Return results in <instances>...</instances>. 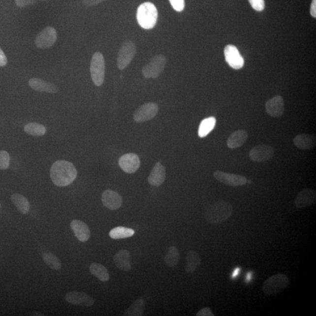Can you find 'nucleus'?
<instances>
[{"label":"nucleus","mask_w":316,"mask_h":316,"mask_svg":"<svg viewBox=\"0 0 316 316\" xmlns=\"http://www.w3.org/2000/svg\"><path fill=\"white\" fill-rule=\"evenodd\" d=\"M77 170L69 161L60 160L53 164L50 170V177L54 185L64 187L70 185L76 179Z\"/></svg>","instance_id":"obj_1"},{"label":"nucleus","mask_w":316,"mask_h":316,"mask_svg":"<svg viewBox=\"0 0 316 316\" xmlns=\"http://www.w3.org/2000/svg\"><path fill=\"white\" fill-rule=\"evenodd\" d=\"M233 206L227 201L221 200L210 206L206 210L205 218L211 224H219L230 218Z\"/></svg>","instance_id":"obj_2"},{"label":"nucleus","mask_w":316,"mask_h":316,"mask_svg":"<svg viewBox=\"0 0 316 316\" xmlns=\"http://www.w3.org/2000/svg\"><path fill=\"white\" fill-rule=\"evenodd\" d=\"M157 8L153 3L145 2L139 6L137 12V20L142 29H153L157 23Z\"/></svg>","instance_id":"obj_3"},{"label":"nucleus","mask_w":316,"mask_h":316,"mask_svg":"<svg viewBox=\"0 0 316 316\" xmlns=\"http://www.w3.org/2000/svg\"><path fill=\"white\" fill-rule=\"evenodd\" d=\"M289 284L290 279L287 275L283 274H276L264 282L262 289L266 295H276L283 292Z\"/></svg>","instance_id":"obj_4"},{"label":"nucleus","mask_w":316,"mask_h":316,"mask_svg":"<svg viewBox=\"0 0 316 316\" xmlns=\"http://www.w3.org/2000/svg\"><path fill=\"white\" fill-rule=\"evenodd\" d=\"M91 73L93 82L97 86L103 84L105 77V61L100 52H95L93 56L91 64Z\"/></svg>","instance_id":"obj_5"},{"label":"nucleus","mask_w":316,"mask_h":316,"mask_svg":"<svg viewBox=\"0 0 316 316\" xmlns=\"http://www.w3.org/2000/svg\"><path fill=\"white\" fill-rule=\"evenodd\" d=\"M136 54V46L134 42L126 40L122 43L118 52L117 66L120 70H123L131 63Z\"/></svg>","instance_id":"obj_6"},{"label":"nucleus","mask_w":316,"mask_h":316,"mask_svg":"<svg viewBox=\"0 0 316 316\" xmlns=\"http://www.w3.org/2000/svg\"><path fill=\"white\" fill-rule=\"evenodd\" d=\"M166 59L165 56L158 55L151 59L150 63L142 69V74L147 79H156L165 69Z\"/></svg>","instance_id":"obj_7"},{"label":"nucleus","mask_w":316,"mask_h":316,"mask_svg":"<svg viewBox=\"0 0 316 316\" xmlns=\"http://www.w3.org/2000/svg\"><path fill=\"white\" fill-rule=\"evenodd\" d=\"M159 107L155 103H147L141 105L134 113L133 119L135 122L141 123L153 119L157 115Z\"/></svg>","instance_id":"obj_8"},{"label":"nucleus","mask_w":316,"mask_h":316,"mask_svg":"<svg viewBox=\"0 0 316 316\" xmlns=\"http://www.w3.org/2000/svg\"><path fill=\"white\" fill-rule=\"evenodd\" d=\"M213 175L217 181L229 187H241L247 183V179L245 176L233 174V173H228L221 170H216L214 172Z\"/></svg>","instance_id":"obj_9"},{"label":"nucleus","mask_w":316,"mask_h":316,"mask_svg":"<svg viewBox=\"0 0 316 316\" xmlns=\"http://www.w3.org/2000/svg\"><path fill=\"white\" fill-rule=\"evenodd\" d=\"M57 39V32L54 28L49 26L38 33L35 39L37 47L46 49L54 45Z\"/></svg>","instance_id":"obj_10"},{"label":"nucleus","mask_w":316,"mask_h":316,"mask_svg":"<svg viewBox=\"0 0 316 316\" xmlns=\"http://www.w3.org/2000/svg\"><path fill=\"white\" fill-rule=\"evenodd\" d=\"M274 156V150L270 145H258L250 151L249 157L256 162H262L272 159Z\"/></svg>","instance_id":"obj_11"},{"label":"nucleus","mask_w":316,"mask_h":316,"mask_svg":"<svg viewBox=\"0 0 316 316\" xmlns=\"http://www.w3.org/2000/svg\"><path fill=\"white\" fill-rule=\"evenodd\" d=\"M224 57L226 62L232 69H241L244 65V60L236 46L228 45L224 48Z\"/></svg>","instance_id":"obj_12"},{"label":"nucleus","mask_w":316,"mask_h":316,"mask_svg":"<svg viewBox=\"0 0 316 316\" xmlns=\"http://www.w3.org/2000/svg\"><path fill=\"white\" fill-rule=\"evenodd\" d=\"M119 166L124 172L135 173L140 166V159L137 155L129 153L124 155L119 160Z\"/></svg>","instance_id":"obj_13"},{"label":"nucleus","mask_w":316,"mask_h":316,"mask_svg":"<svg viewBox=\"0 0 316 316\" xmlns=\"http://www.w3.org/2000/svg\"><path fill=\"white\" fill-rule=\"evenodd\" d=\"M265 110L268 115L274 117H280L284 111V103L283 97L276 95L269 99L265 104Z\"/></svg>","instance_id":"obj_14"},{"label":"nucleus","mask_w":316,"mask_h":316,"mask_svg":"<svg viewBox=\"0 0 316 316\" xmlns=\"http://www.w3.org/2000/svg\"><path fill=\"white\" fill-rule=\"evenodd\" d=\"M65 299L73 305L91 307L95 304V300L91 296L85 293L72 291L66 294Z\"/></svg>","instance_id":"obj_15"},{"label":"nucleus","mask_w":316,"mask_h":316,"mask_svg":"<svg viewBox=\"0 0 316 316\" xmlns=\"http://www.w3.org/2000/svg\"><path fill=\"white\" fill-rule=\"evenodd\" d=\"M101 200L104 206L111 210H118L122 206V197L115 191H104L102 194Z\"/></svg>","instance_id":"obj_16"},{"label":"nucleus","mask_w":316,"mask_h":316,"mask_svg":"<svg viewBox=\"0 0 316 316\" xmlns=\"http://www.w3.org/2000/svg\"><path fill=\"white\" fill-rule=\"evenodd\" d=\"M316 200V191L311 189H305L297 195L295 201V206L298 209L305 208L315 204Z\"/></svg>","instance_id":"obj_17"},{"label":"nucleus","mask_w":316,"mask_h":316,"mask_svg":"<svg viewBox=\"0 0 316 316\" xmlns=\"http://www.w3.org/2000/svg\"><path fill=\"white\" fill-rule=\"evenodd\" d=\"M166 178V168L160 162H157L149 176V184L153 187H160Z\"/></svg>","instance_id":"obj_18"},{"label":"nucleus","mask_w":316,"mask_h":316,"mask_svg":"<svg viewBox=\"0 0 316 316\" xmlns=\"http://www.w3.org/2000/svg\"><path fill=\"white\" fill-rule=\"evenodd\" d=\"M70 227L80 241L86 242L89 240L91 237V231L85 222L79 220H73L70 223Z\"/></svg>","instance_id":"obj_19"},{"label":"nucleus","mask_w":316,"mask_h":316,"mask_svg":"<svg viewBox=\"0 0 316 316\" xmlns=\"http://www.w3.org/2000/svg\"><path fill=\"white\" fill-rule=\"evenodd\" d=\"M29 86L34 91L40 92L56 94L59 91L58 87L55 85L38 78L31 79L29 81Z\"/></svg>","instance_id":"obj_20"},{"label":"nucleus","mask_w":316,"mask_h":316,"mask_svg":"<svg viewBox=\"0 0 316 316\" xmlns=\"http://www.w3.org/2000/svg\"><path fill=\"white\" fill-rule=\"evenodd\" d=\"M293 143L300 150H312L316 147V138L315 135L311 134H299L293 139Z\"/></svg>","instance_id":"obj_21"},{"label":"nucleus","mask_w":316,"mask_h":316,"mask_svg":"<svg viewBox=\"0 0 316 316\" xmlns=\"http://www.w3.org/2000/svg\"><path fill=\"white\" fill-rule=\"evenodd\" d=\"M249 138V134L246 131L243 129L237 130V131L232 133L227 141V145L229 148L236 149L246 143Z\"/></svg>","instance_id":"obj_22"},{"label":"nucleus","mask_w":316,"mask_h":316,"mask_svg":"<svg viewBox=\"0 0 316 316\" xmlns=\"http://www.w3.org/2000/svg\"><path fill=\"white\" fill-rule=\"evenodd\" d=\"M129 258L130 254L128 251L122 250L114 255V262L120 270L128 272L131 269Z\"/></svg>","instance_id":"obj_23"},{"label":"nucleus","mask_w":316,"mask_h":316,"mask_svg":"<svg viewBox=\"0 0 316 316\" xmlns=\"http://www.w3.org/2000/svg\"><path fill=\"white\" fill-rule=\"evenodd\" d=\"M185 271L188 274L193 273L201 264V258L199 254L194 251L188 252L186 258Z\"/></svg>","instance_id":"obj_24"},{"label":"nucleus","mask_w":316,"mask_h":316,"mask_svg":"<svg viewBox=\"0 0 316 316\" xmlns=\"http://www.w3.org/2000/svg\"><path fill=\"white\" fill-rule=\"evenodd\" d=\"M12 203L18 211L23 215H26L30 210V204L29 200L23 195L15 193L12 194L11 197Z\"/></svg>","instance_id":"obj_25"},{"label":"nucleus","mask_w":316,"mask_h":316,"mask_svg":"<svg viewBox=\"0 0 316 316\" xmlns=\"http://www.w3.org/2000/svg\"><path fill=\"white\" fill-rule=\"evenodd\" d=\"M90 271L92 274L102 282H107L109 280L110 275L107 269L100 263L95 262L92 263L90 266Z\"/></svg>","instance_id":"obj_26"},{"label":"nucleus","mask_w":316,"mask_h":316,"mask_svg":"<svg viewBox=\"0 0 316 316\" xmlns=\"http://www.w3.org/2000/svg\"><path fill=\"white\" fill-rule=\"evenodd\" d=\"M216 119L214 117L207 118L201 121L198 130V135L200 138L206 137L211 131L215 128Z\"/></svg>","instance_id":"obj_27"},{"label":"nucleus","mask_w":316,"mask_h":316,"mask_svg":"<svg viewBox=\"0 0 316 316\" xmlns=\"http://www.w3.org/2000/svg\"><path fill=\"white\" fill-rule=\"evenodd\" d=\"M135 234V231L131 228L125 227H117L111 230L109 232L110 237L114 240L124 239L129 238Z\"/></svg>","instance_id":"obj_28"},{"label":"nucleus","mask_w":316,"mask_h":316,"mask_svg":"<svg viewBox=\"0 0 316 316\" xmlns=\"http://www.w3.org/2000/svg\"><path fill=\"white\" fill-rule=\"evenodd\" d=\"M165 264L170 268L175 267L178 265L180 261V253L177 247L175 246L170 247L168 253L164 258Z\"/></svg>","instance_id":"obj_29"},{"label":"nucleus","mask_w":316,"mask_h":316,"mask_svg":"<svg viewBox=\"0 0 316 316\" xmlns=\"http://www.w3.org/2000/svg\"><path fill=\"white\" fill-rule=\"evenodd\" d=\"M24 131L27 134L33 137H41L44 135L46 129L44 126L36 123H30L24 126Z\"/></svg>","instance_id":"obj_30"},{"label":"nucleus","mask_w":316,"mask_h":316,"mask_svg":"<svg viewBox=\"0 0 316 316\" xmlns=\"http://www.w3.org/2000/svg\"><path fill=\"white\" fill-rule=\"evenodd\" d=\"M144 310L145 303L143 299H138L129 306L123 316H141L144 315Z\"/></svg>","instance_id":"obj_31"},{"label":"nucleus","mask_w":316,"mask_h":316,"mask_svg":"<svg viewBox=\"0 0 316 316\" xmlns=\"http://www.w3.org/2000/svg\"><path fill=\"white\" fill-rule=\"evenodd\" d=\"M43 261L49 268L54 270H60L61 268V262L57 256L51 253H43L42 255Z\"/></svg>","instance_id":"obj_32"},{"label":"nucleus","mask_w":316,"mask_h":316,"mask_svg":"<svg viewBox=\"0 0 316 316\" xmlns=\"http://www.w3.org/2000/svg\"><path fill=\"white\" fill-rule=\"evenodd\" d=\"M10 155L5 151H0V170L7 169L10 166Z\"/></svg>","instance_id":"obj_33"},{"label":"nucleus","mask_w":316,"mask_h":316,"mask_svg":"<svg viewBox=\"0 0 316 316\" xmlns=\"http://www.w3.org/2000/svg\"><path fill=\"white\" fill-rule=\"evenodd\" d=\"M252 7L257 11H261L264 10V0H249Z\"/></svg>","instance_id":"obj_34"},{"label":"nucleus","mask_w":316,"mask_h":316,"mask_svg":"<svg viewBox=\"0 0 316 316\" xmlns=\"http://www.w3.org/2000/svg\"><path fill=\"white\" fill-rule=\"evenodd\" d=\"M172 7L176 11L181 12L185 8V0H169Z\"/></svg>","instance_id":"obj_35"},{"label":"nucleus","mask_w":316,"mask_h":316,"mask_svg":"<svg viewBox=\"0 0 316 316\" xmlns=\"http://www.w3.org/2000/svg\"><path fill=\"white\" fill-rule=\"evenodd\" d=\"M37 0H15V4L18 7H25L28 5L35 4Z\"/></svg>","instance_id":"obj_36"},{"label":"nucleus","mask_w":316,"mask_h":316,"mask_svg":"<svg viewBox=\"0 0 316 316\" xmlns=\"http://www.w3.org/2000/svg\"><path fill=\"white\" fill-rule=\"evenodd\" d=\"M197 316H215L212 310L209 308H204L201 309L196 314Z\"/></svg>","instance_id":"obj_37"},{"label":"nucleus","mask_w":316,"mask_h":316,"mask_svg":"<svg viewBox=\"0 0 316 316\" xmlns=\"http://www.w3.org/2000/svg\"><path fill=\"white\" fill-rule=\"evenodd\" d=\"M104 1L105 0H83V3L86 7H90L97 5Z\"/></svg>","instance_id":"obj_38"},{"label":"nucleus","mask_w":316,"mask_h":316,"mask_svg":"<svg viewBox=\"0 0 316 316\" xmlns=\"http://www.w3.org/2000/svg\"><path fill=\"white\" fill-rule=\"evenodd\" d=\"M7 63V58L4 52L0 48V66H4Z\"/></svg>","instance_id":"obj_39"},{"label":"nucleus","mask_w":316,"mask_h":316,"mask_svg":"<svg viewBox=\"0 0 316 316\" xmlns=\"http://www.w3.org/2000/svg\"><path fill=\"white\" fill-rule=\"evenodd\" d=\"M311 14L313 17H316V0H313L311 8Z\"/></svg>","instance_id":"obj_40"},{"label":"nucleus","mask_w":316,"mask_h":316,"mask_svg":"<svg viewBox=\"0 0 316 316\" xmlns=\"http://www.w3.org/2000/svg\"><path fill=\"white\" fill-rule=\"evenodd\" d=\"M240 268H237L235 269V270L233 272V273H232L231 277L232 279H234L237 277L238 275H239L240 272Z\"/></svg>","instance_id":"obj_41"},{"label":"nucleus","mask_w":316,"mask_h":316,"mask_svg":"<svg viewBox=\"0 0 316 316\" xmlns=\"http://www.w3.org/2000/svg\"><path fill=\"white\" fill-rule=\"evenodd\" d=\"M252 272H249L247 275L246 282L247 283H249V282L252 280Z\"/></svg>","instance_id":"obj_42"},{"label":"nucleus","mask_w":316,"mask_h":316,"mask_svg":"<svg viewBox=\"0 0 316 316\" xmlns=\"http://www.w3.org/2000/svg\"><path fill=\"white\" fill-rule=\"evenodd\" d=\"M32 315L33 316H43V315H41V313L40 312H33L32 314Z\"/></svg>","instance_id":"obj_43"},{"label":"nucleus","mask_w":316,"mask_h":316,"mask_svg":"<svg viewBox=\"0 0 316 316\" xmlns=\"http://www.w3.org/2000/svg\"><path fill=\"white\" fill-rule=\"evenodd\" d=\"M38 1H46V0H38Z\"/></svg>","instance_id":"obj_44"},{"label":"nucleus","mask_w":316,"mask_h":316,"mask_svg":"<svg viewBox=\"0 0 316 316\" xmlns=\"http://www.w3.org/2000/svg\"><path fill=\"white\" fill-rule=\"evenodd\" d=\"M1 203H0V209H1Z\"/></svg>","instance_id":"obj_45"}]
</instances>
